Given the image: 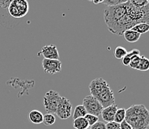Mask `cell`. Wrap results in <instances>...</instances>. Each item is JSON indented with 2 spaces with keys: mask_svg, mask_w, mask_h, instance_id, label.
Here are the masks:
<instances>
[{
  "mask_svg": "<svg viewBox=\"0 0 149 129\" xmlns=\"http://www.w3.org/2000/svg\"><path fill=\"white\" fill-rule=\"evenodd\" d=\"M104 20L111 33L123 36L125 31L131 30L139 23L149 22V5L136 8L129 2L116 6L106 7Z\"/></svg>",
  "mask_w": 149,
  "mask_h": 129,
  "instance_id": "obj_1",
  "label": "cell"
},
{
  "mask_svg": "<svg viewBox=\"0 0 149 129\" xmlns=\"http://www.w3.org/2000/svg\"><path fill=\"white\" fill-rule=\"evenodd\" d=\"M91 95L95 97L104 108L115 104L113 91L102 78H96L89 84Z\"/></svg>",
  "mask_w": 149,
  "mask_h": 129,
  "instance_id": "obj_2",
  "label": "cell"
},
{
  "mask_svg": "<svg viewBox=\"0 0 149 129\" xmlns=\"http://www.w3.org/2000/svg\"><path fill=\"white\" fill-rule=\"evenodd\" d=\"M125 120L133 129H148L149 111L144 105H133L126 109Z\"/></svg>",
  "mask_w": 149,
  "mask_h": 129,
  "instance_id": "obj_3",
  "label": "cell"
},
{
  "mask_svg": "<svg viewBox=\"0 0 149 129\" xmlns=\"http://www.w3.org/2000/svg\"><path fill=\"white\" fill-rule=\"evenodd\" d=\"M9 14L15 19L25 17L29 11V3L27 0H13L8 8Z\"/></svg>",
  "mask_w": 149,
  "mask_h": 129,
  "instance_id": "obj_4",
  "label": "cell"
},
{
  "mask_svg": "<svg viewBox=\"0 0 149 129\" xmlns=\"http://www.w3.org/2000/svg\"><path fill=\"white\" fill-rule=\"evenodd\" d=\"M60 95L55 91H48L43 98V105L47 114H56V108L60 100Z\"/></svg>",
  "mask_w": 149,
  "mask_h": 129,
  "instance_id": "obj_5",
  "label": "cell"
},
{
  "mask_svg": "<svg viewBox=\"0 0 149 129\" xmlns=\"http://www.w3.org/2000/svg\"><path fill=\"white\" fill-rule=\"evenodd\" d=\"M82 105L85 107L88 114L95 115L97 116H99L101 114L102 111L103 109V107L102 106L100 102L92 95L85 96L83 99Z\"/></svg>",
  "mask_w": 149,
  "mask_h": 129,
  "instance_id": "obj_6",
  "label": "cell"
},
{
  "mask_svg": "<svg viewBox=\"0 0 149 129\" xmlns=\"http://www.w3.org/2000/svg\"><path fill=\"white\" fill-rule=\"evenodd\" d=\"M56 114L61 119H67L72 115V103L68 99L61 96L56 108Z\"/></svg>",
  "mask_w": 149,
  "mask_h": 129,
  "instance_id": "obj_7",
  "label": "cell"
},
{
  "mask_svg": "<svg viewBox=\"0 0 149 129\" xmlns=\"http://www.w3.org/2000/svg\"><path fill=\"white\" fill-rule=\"evenodd\" d=\"M42 66L46 74L54 75L62 70V62L59 59H43Z\"/></svg>",
  "mask_w": 149,
  "mask_h": 129,
  "instance_id": "obj_8",
  "label": "cell"
},
{
  "mask_svg": "<svg viewBox=\"0 0 149 129\" xmlns=\"http://www.w3.org/2000/svg\"><path fill=\"white\" fill-rule=\"evenodd\" d=\"M42 55L44 56V59H59V54L58 52L57 47L54 45H45L41 50Z\"/></svg>",
  "mask_w": 149,
  "mask_h": 129,
  "instance_id": "obj_9",
  "label": "cell"
},
{
  "mask_svg": "<svg viewBox=\"0 0 149 129\" xmlns=\"http://www.w3.org/2000/svg\"><path fill=\"white\" fill-rule=\"evenodd\" d=\"M118 109V106L116 104L111 105L110 106L104 108L101 112V116L102 119L105 122L108 123H111V122H113V119H114L115 114L116 112V110Z\"/></svg>",
  "mask_w": 149,
  "mask_h": 129,
  "instance_id": "obj_10",
  "label": "cell"
},
{
  "mask_svg": "<svg viewBox=\"0 0 149 129\" xmlns=\"http://www.w3.org/2000/svg\"><path fill=\"white\" fill-rule=\"evenodd\" d=\"M30 121L33 124L39 125L42 123L43 122V114L41 111L38 110H33L28 114Z\"/></svg>",
  "mask_w": 149,
  "mask_h": 129,
  "instance_id": "obj_11",
  "label": "cell"
},
{
  "mask_svg": "<svg viewBox=\"0 0 149 129\" xmlns=\"http://www.w3.org/2000/svg\"><path fill=\"white\" fill-rule=\"evenodd\" d=\"M123 36H124L125 39L127 42L130 43H134L139 40L141 35L135 32V31H132V30H128V31H125Z\"/></svg>",
  "mask_w": 149,
  "mask_h": 129,
  "instance_id": "obj_12",
  "label": "cell"
},
{
  "mask_svg": "<svg viewBox=\"0 0 149 129\" xmlns=\"http://www.w3.org/2000/svg\"><path fill=\"white\" fill-rule=\"evenodd\" d=\"M140 52H139V50L137 49H133L131 50L130 52L127 53L126 55L122 59V62L124 66H128L130 64V62H131V59H132L133 56H134L136 55H139Z\"/></svg>",
  "mask_w": 149,
  "mask_h": 129,
  "instance_id": "obj_13",
  "label": "cell"
},
{
  "mask_svg": "<svg viewBox=\"0 0 149 129\" xmlns=\"http://www.w3.org/2000/svg\"><path fill=\"white\" fill-rule=\"evenodd\" d=\"M88 123L85 117L77 118L74 120V128L76 129H85L88 128Z\"/></svg>",
  "mask_w": 149,
  "mask_h": 129,
  "instance_id": "obj_14",
  "label": "cell"
},
{
  "mask_svg": "<svg viewBox=\"0 0 149 129\" xmlns=\"http://www.w3.org/2000/svg\"><path fill=\"white\" fill-rule=\"evenodd\" d=\"M87 114V111L85 108V107L82 105H77L75 109H74V114H73V118H74V119H77V118L85 117V115Z\"/></svg>",
  "mask_w": 149,
  "mask_h": 129,
  "instance_id": "obj_15",
  "label": "cell"
},
{
  "mask_svg": "<svg viewBox=\"0 0 149 129\" xmlns=\"http://www.w3.org/2000/svg\"><path fill=\"white\" fill-rule=\"evenodd\" d=\"M131 30L141 35L143 33H146L149 31V25L147 23H139L133 27Z\"/></svg>",
  "mask_w": 149,
  "mask_h": 129,
  "instance_id": "obj_16",
  "label": "cell"
},
{
  "mask_svg": "<svg viewBox=\"0 0 149 129\" xmlns=\"http://www.w3.org/2000/svg\"><path fill=\"white\" fill-rule=\"evenodd\" d=\"M149 69V60L145 56H140V60L136 70L141 71H147Z\"/></svg>",
  "mask_w": 149,
  "mask_h": 129,
  "instance_id": "obj_17",
  "label": "cell"
},
{
  "mask_svg": "<svg viewBox=\"0 0 149 129\" xmlns=\"http://www.w3.org/2000/svg\"><path fill=\"white\" fill-rule=\"evenodd\" d=\"M125 111H126V110L123 108H118V109L116 110L114 119H113V122L119 123V124H120L122 122H123L125 120Z\"/></svg>",
  "mask_w": 149,
  "mask_h": 129,
  "instance_id": "obj_18",
  "label": "cell"
},
{
  "mask_svg": "<svg viewBox=\"0 0 149 129\" xmlns=\"http://www.w3.org/2000/svg\"><path fill=\"white\" fill-rule=\"evenodd\" d=\"M56 122V117L53 114H46L43 115V122L42 123L46 126H51L55 123Z\"/></svg>",
  "mask_w": 149,
  "mask_h": 129,
  "instance_id": "obj_19",
  "label": "cell"
},
{
  "mask_svg": "<svg viewBox=\"0 0 149 129\" xmlns=\"http://www.w3.org/2000/svg\"><path fill=\"white\" fill-rule=\"evenodd\" d=\"M127 51L125 47H122V46H118L116 47V49L114 51V54L113 56L114 57L117 59H122L126 55Z\"/></svg>",
  "mask_w": 149,
  "mask_h": 129,
  "instance_id": "obj_20",
  "label": "cell"
},
{
  "mask_svg": "<svg viewBox=\"0 0 149 129\" xmlns=\"http://www.w3.org/2000/svg\"><path fill=\"white\" fill-rule=\"evenodd\" d=\"M128 2L136 8H143L149 5V2L148 0H128Z\"/></svg>",
  "mask_w": 149,
  "mask_h": 129,
  "instance_id": "obj_21",
  "label": "cell"
},
{
  "mask_svg": "<svg viewBox=\"0 0 149 129\" xmlns=\"http://www.w3.org/2000/svg\"><path fill=\"white\" fill-rule=\"evenodd\" d=\"M127 2H128V0H105L103 4L106 5L107 7H111L124 4Z\"/></svg>",
  "mask_w": 149,
  "mask_h": 129,
  "instance_id": "obj_22",
  "label": "cell"
},
{
  "mask_svg": "<svg viewBox=\"0 0 149 129\" xmlns=\"http://www.w3.org/2000/svg\"><path fill=\"white\" fill-rule=\"evenodd\" d=\"M85 118L86 119V120H87L88 123V126H90V127L93 126V125L95 124L96 123H97L99 121L98 116L93 114H87L85 115Z\"/></svg>",
  "mask_w": 149,
  "mask_h": 129,
  "instance_id": "obj_23",
  "label": "cell"
},
{
  "mask_svg": "<svg viewBox=\"0 0 149 129\" xmlns=\"http://www.w3.org/2000/svg\"><path fill=\"white\" fill-rule=\"evenodd\" d=\"M139 60H140V55H136L133 56L128 66H130L131 68L136 69L138 67V65H139Z\"/></svg>",
  "mask_w": 149,
  "mask_h": 129,
  "instance_id": "obj_24",
  "label": "cell"
},
{
  "mask_svg": "<svg viewBox=\"0 0 149 129\" xmlns=\"http://www.w3.org/2000/svg\"><path fill=\"white\" fill-rule=\"evenodd\" d=\"M90 129H106V126H105V123L98 121L95 124L91 126Z\"/></svg>",
  "mask_w": 149,
  "mask_h": 129,
  "instance_id": "obj_25",
  "label": "cell"
},
{
  "mask_svg": "<svg viewBox=\"0 0 149 129\" xmlns=\"http://www.w3.org/2000/svg\"><path fill=\"white\" fill-rule=\"evenodd\" d=\"M105 126H106V129H120V124L115 123V122L106 123Z\"/></svg>",
  "mask_w": 149,
  "mask_h": 129,
  "instance_id": "obj_26",
  "label": "cell"
},
{
  "mask_svg": "<svg viewBox=\"0 0 149 129\" xmlns=\"http://www.w3.org/2000/svg\"><path fill=\"white\" fill-rule=\"evenodd\" d=\"M12 2H13V0H0V8L7 9Z\"/></svg>",
  "mask_w": 149,
  "mask_h": 129,
  "instance_id": "obj_27",
  "label": "cell"
},
{
  "mask_svg": "<svg viewBox=\"0 0 149 129\" xmlns=\"http://www.w3.org/2000/svg\"><path fill=\"white\" fill-rule=\"evenodd\" d=\"M120 129H133L132 127L127 123L126 121L124 120L120 124Z\"/></svg>",
  "mask_w": 149,
  "mask_h": 129,
  "instance_id": "obj_28",
  "label": "cell"
},
{
  "mask_svg": "<svg viewBox=\"0 0 149 129\" xmlns=\"http://www.w3.org/2000/svg\"><path fill=\"white\" fill-rule=\"evenodd\" d=\"M104 1H105V0H93V3L94 4V5H99V4L103 3Z\"/></svg>",
  "mask_w": 149,
  "mask_h": 129,
  "instance_id": "obj_29",
  "label": "cell"
},
{
  "mask_svg": "<svg viewBox=\"0 0 149 129\" xmlns=\"http://www.w3.org/2000/svg\"><path fill=\"white\" fill-rule=\"evenodd\" d=\"M88 1H90V2H93V0H88Z\"/></svg>",
  "mask_w": 149,
  "mask_h": 129,
  "instance_id": "obj_30",
  "label": "cell"
},
{
  "mask_svg": "<svg viewBox=\"0 0 149 129\" xmlns=\"http://www.w3.org/2000/svg\"><path fill=\"white\" fill-rule=\"evenodd\" d=\"M85 129H90V127H88V128H85Z\"/></svg>",
  "mask_w": 149,
  "mask_h": 129,
  "instance_id": "obj_31",
  "label": "cell"
},
{
  "mask_svg": "<svg viewBox=\"0 0 149 129\" xmlns=\"http://www.w3.org/2000/svg\"><path fill=\"white\" fill-rule=\"evenodd\" d=\"M148 2H149V0H148Z\"/></svg>",
  "mask_w": 149,
  "mask_h": 129,
  "instance_id": "obj_32",
  "label": "cell"
}]
</instances>
